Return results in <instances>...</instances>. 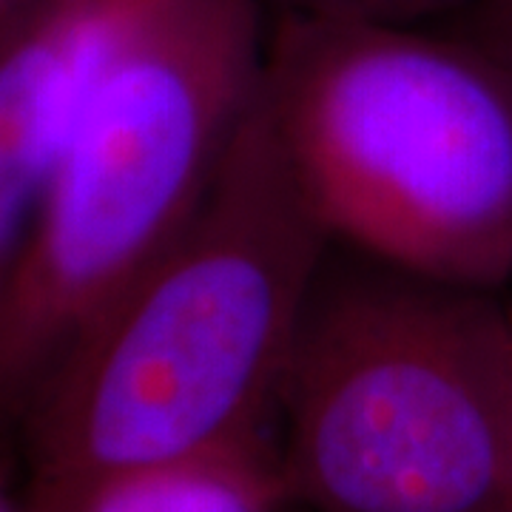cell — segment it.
Instances as JSON below:
<instances>
[{
  "instance_id": "6da1fadb",
  "label": "cell",
  "mask_w": 512,
  "mask_h": 512,
  "mask_svg": "<svg viewBox=\"0 0 512 512\" xmlns=\"http://www.w3.org/2000/svg\"><path fill=\"white\" fill-rule=\"evenodd\" d=\"M328 251L256 92L194 217L29 404L18 427L23 501L274 436Z\"/></svg>"
},
{
  "instance_id": "7a4b0ae2",
  "label": "cell",
  "mask_w": 512,
  "mask_h": 512,
  "mask_svg": "<svg viewBox=\"0 0 512 512\" xmlns=\"http://www.w3.org/2000/svg\"><path fill=\"white\" fill-rule=\"evenodd\" d=\"M259 103L333 248L512 288V72L439 23H265Z\"/></svg>"
},
{
  "instance_id": "3957f363",
  "label": "cell",
  "mask_w": 512,
  "mask_h": 512,
  "mask_svg": "<svg viewBox=\"0 0 512 512\" xmlns=\"http://www.w3.org/2000/svg\"><path fill=\"white\" fill-rule=\"evenodd\" d=\"M256 0H168L111 60L0 291V444L194 217L259 92Z\"/></svg>"
},
{
  "instance_id": "277c9868",
  "label": "cell",
  "mask_w": 512,
  "mask_h": 512,
  "mask_svg": "<svg viewBox=\"0 0 512 512\" xmlns=\"http://www.w3.org/2000/svg\"><path fill=\"white\" fill-rule=\"evenodd\" d=\"M276 424L316 512H512V299L330 245Z\"/></svg>"
},
{
  "instance_id": "5b68a950",
  "label": "cell",
  "mask_w": 512,
  "mask_h": 512,
  "mask_svg": "<svg viewBox=\"0 0 512 512\" xmlns=\"http://www.w3.org/2000/svg\"><path fill=\"white\" fill-rule=\"evenodd\" d=\"M168 0H32L0 26V291L111 60Z\"/></svg>"
},
{
  "instance_id": "8992f818",
  "label": "cell",
  "mask_w": 512,
  "mask_h": 512,
  "mask_svg": "<svg viewBox=\"0 0 512 512\" xmlns=\"http://www.w3.org/2000/svg\"><path fill=\"white\" fill-rule=\"evenodd\" d=\"M279 439L262 436L92 478L26 512H279L291 504Z\"/></svg>"
},
{
  "instance_id": "52a82bcc",
  "label": "cell",
  "mask_w": 512,
  "mask_h": 512,
  "mask_svg": "<svg viewBox=\"0 0 512 512\" xmlns=\"http://www.w3.org/2000/svg\"><path fill=\"white\" fill-rule=\"evenodd\" d=\"M481 0H256L271 20H348V23H441L461 18Z\"/></svg>"
},
{
  "instance_id": "ba28073f",
  "label": "cell",
  "mask_w": 512,
  "mask_h": 512,
  "mask_svg": "<svg viewBox=\"0 0 512 512\" xmlns=\"http://www.w3.org/2000/svg\"><path fill=\"white\" fill-rule=\"evenodd\" d=\"M458 32L473 37L512 72V0H481L458 18Z\"/></svg>"
},
{
  "instance_id": "9c48e42d",
  "label": "cell",
  "mask_w": 512,
  "mask_h": 512,
  "mask_svg": "<svg viewBox=\"0 0 512 512\" xmlns=\"http://www.w3.org/2000/svg\"><path fill=\"white\" fill-rule=\"evenodd\" d=\"M0 512H26L15 458L6 450V444H0Z\"/></svg>"
},
{
  "instance_id": "30bf717a",
  "label": "cell",
  "mask_w": 512,
  "mask_h": 512,
  "mask_svg": "<svg viewBox=\"0 0 512 512\" xmlns=\"http://www.w3.org/2000/svg\"><path fill=\"white\" fill-rule=\"evenodd\" d=\"M29 3H32V0H0V26H3L6 20L15 18L18 12H23Z\"/></svg>"
}]
</instances>
